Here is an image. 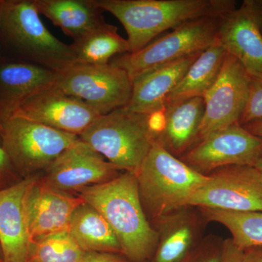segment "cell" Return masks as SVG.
<instances>
[{"label":"cell","instance_id":"cell-17","mask_svg":"<svg viewBox=\"0 0 262 262\" xmlns=\"http://www.w3.org/2000/svg\"><path fill=\"white\" fill-rule=\"evenodd\" d=\"M203 52L179 58L136 78L133 81L130 101L124 108L144 115L163 110L167 96Z\"/></svg>","mask_w":262,"mask_h":262},{"label":"cell","instance_id":"cell-23","mask_svg":"<svg viewBox=\"0 0 262 262\" xmlns=\"http://www.w3.org/2000/svg\"><path fill=\"white\" fill-rule=\"evenodd\" d=\"M75 63L106 65L117 55L130 53L127 39L117 32L115 26L104 22L72 45Z\"/></svg>","mask_w":262,"mask_h":262},{"label":"cell","instance_id":"cell-28","mask_svg":"<svg viewBox=\"0 0 262 262\" xmlns=\"http://www.w3.org/2000/svg\"><path fill=\"white\" fill-rule=\"evenodd\" d=\"M221 259L222 247L200 248L193 250L182 262H221Z\"/></svg>","mask_w":262,"mask_h":262},{"label":"cell","instance_id":"cell-9","mask_svg":"<svg viewBox=\"0 0 262 262\" xmlns=\"http://www.w3.org/2000/svg\"><path fill=\"white\" fill-rule=\"evenodd\" d=\"M187 206L236 212H262V176L251 165L215 170Z\"/></svg>","mask_w":262,"mask_h":262},{"label":"cell","instance_id":"cell-32","mask_svg":"<svg viewBox=\"0 0 262 262\" xmlns=\"http://www.w3.org/2000/svg\"><path fill=\"white\" fill-rule=\"evenodd\" d=\"M241 262H262V247L248 248L243 251Z\"/></svg>","mask_w":262,"mask_h":262},{"label":"cell","instance_id":"cell-11","mask_svg":"<svg viewBox=\"0 0 262 262\" xmlns=\"http://www.w3.org/2000/svg\"><path fill=\"white\" fill-rule=\"evenodd\" d=\"M250 80V72L227 53L218 78L203 96L205 111L198 143L213 133L239 123L247 101Z\"/></svg>","mask_w":262,"mask_h":262},{"label":"cell","instance_id":"cell-34","mask_svg":"<svg viewBox=\"0 0 262 262\" xmlns=\"http://www.w3.org/2000/svg\"><path fill=\"white\" fill-rule=\"evenodd\" d=\"M255 168L257 169L258 171L260 172V173L261 174L262 176V158L261 159L258 160L257 163H256V165H254Z\"/></svg>","mask_w":262,"mask_h":262},{"label":"cell","instance_id":"cell-2","mask_svg":"<svg viewBox=\"0 0 262 262\" xmlns=\"http://www.w3.org/2000/svg\"><path fill=\"white\" fill-rule=\"evenodd\" d=\"M103 11L118 19L126 31L130 53L185 22L222 18L237 8L234 0H95Z\"/></svg>","mask_w":262,"mask_h":262},{"label":"cell","instance_id":"cell-25","mask_svg":"<svg viewBox=\"0 0 262 262\" xmlns=\"http://www.w3.org/2000/svg\"><path fill=\"white\" fill-rule=\"evenodd\" d=\"M208 220L229 229L232 241L239 249L262 247V212H236L202 208Z\"/></svg>","mask_w":262,"mask_h":262},{"label":"cell","instance_id":"cell-18","mask_svg":"<svg viewBox=\"0 0 262 262\" xmlns=\"http://www.w3.org/2000/svg\"><path fill=\"white\" fill-rule=\"evenodd\" d=\"M58 72L29 62L0 67V120L17 103L45 88L53 85Z\"/></svg>","mask_w":262,"mask_h":262},{"label":"cell","instance_id":"cell-3","mask_svg":"<svg viewBox=\"0 0 262 262\" xmlns=\"http://www.w3.org/2000/svg\"><path fill=\"white\" fill-rule=\"evenodd\" d=\"M143 208L158 220L187 207L191 196L209 181L155 141L136 174Z\"/></svg>","mask_w":262,"mask_h":262},{"label":"cell","instance_id":"cell-27","mask_svg":"<svg viewBox=\"0 0 262 262\" xmlns=\"http://www.w3.org/2000/svg\"><path fill=\"white\" fill-rule=\"evenodd\" d=\"M261 119L262 74H251L247 101L239 123V125H244Z\"/></svg>","mask_w":262,"mask_h":262},{"label":"cell","instance_id":"cell-35","mask_svg":"<svg viewBox=\"0 0 262 262\" xmlns=\"http://www.w3.org/2000/svg\"><path fill=\"white\" fill-rule=\"evenodd\" d=\"M0 262H4V258H3V251H2L1 247H0Z\"/></svg>","mask_w":262,"mask_h":262},{"label":"cell","instance_id":"cell-29","mask_svg":"<svg viewBox=\"0 0 262 262\" xmlns=\"http://www.w3.org/2000/svg\"><path fill=\"white\" fill-rule=\"evenodd\" d=\"M243 251L228 239L222 244L221 262H241Z\"/></svg>","mask_w":262,"mask_h":262},{"label":"cell","instance_id":"cell-19","mask_svg":"<svg viewBox=\"0 0 262 262\" xmlns=\"http://www.w3.org/2000/svg\"><path fill=\"white\" fill-rule=\"evenodd\" d=\"M164 108L165 126L156 140L173 156L182 157L198 143L205 111L203 97Z\"/></svg>","mask_w":262,"mask_h":262},{"label":"cell","instance_id":"cell-5","mask_svg":"<svg viewBox=\"0 0 262 262\" xmlns=\"http://www.w3.org/2000/svg\"><path fill=\"white\" fill-rule=\"evenodd\" d=\"M0 34L29 63L57 72L75 63L72 46L48 30L34 0L0 1Z\"/></svg>","mask_w":262,"mask_h":262},{"label":"cell","instance_id":"cell-4","mask_svg":"<svg viewBox=\"0 0 262 262\" xmlns=\"http://www.w3.org/2000/svg\"><path fill=\"white\" fill-rule=\"evenodd\" d=\"M79 137L110 163L136 175L155 141L149 115L125 108L101 115Z\"/></svg>","mask_w":262,"mask_h":262},{"label":"cell","instance_id":"cell-22","mask_svg":"<svg viewBox=\"0 0 262 262\" xmlns=\"http://www.w3.org/2000/svg\"><path fill=\"white\" fill-rule=\"evenodd\" d=\"M68 231L84 252L94 251L122 255L120 241L107 221L86 202L74 211Z\"/></svg>","mask_w":262,"mask_h":262},{"label":"cell","instance_id":"cell-24","mask_svg":"<svg viewBox=\"0 0 262 262\" xmlns=\"http://www.w3.org/2000/svg\"><path fill=\"white\" fill-rule=\"evenodd\" d=\"M159 241L150 262H182L193 251L194 232L186 217L172 213L163 218Z\"/></svg>","mask_w":262,"mask_h":262},{"label":"cell","instance_id":"cell-36","mask_svg":"<svg viewBox=\"0 0 262 262\" xmlns=\"http://www.w3.org/2000/svg\"><path fill=\"white\" fill-rule=\"evenodd\" d=\"M2 129H3V127H2L1 122H0V135H1Z\"/></svg>","mask_w":262,"mask_h":262},{"label":"cell","instance_id":"cell-7","mask_svg":"<svg viewBox=\"0 0 262 262\" xmlns=\"http://www.w3.org/2000/svg\"><path fill=\"white\" fill-rule=\"evenodd\" d=\"M53 86L104 115L127 106L133 81L126 71L111 63L73 64L58 72Z\"/></svg>","mask_w":262,"mask_h":262},{"label":"cell","instance_id":"cell-1","mask_svg":"<svg viewBox=\"0 0 262 262\" xmlns=\"http://www.w3.org/2000/svg\"><path fill=\"white\" fill-rule=\"evenodd\" d=\"M107 221L130 262H150L159 233L146 220L135 173L125 171L102 184L84 188L80 195Z\"/></svg>","mask_w":262,"mask_h":262},{"label":"cell","instance_id":"cell-16","mask_svg":"<svg viewBox=\"0 0 262 262\" xmlns=\"http://www.w3.org/2000/svg\"><path fill=\"white\" fill-rule=\"evenodd\" d=\"M84 202L80 196L57 190L37 179L31 189L27 202L32 241L68 230L74 211Z\"/></svg>","mask_w":262,"mask_h":262},{"label":"cell","instance_id":"cell-26","mask_svg":"<svg viewBox=\"0 0 262 262\" xmlns=\"http://www.w3.org/2000/svg\"><path fill=\"white\" fill-rule=\"evenodd\" d=\"M84 253L69 231H63L33 239L27 262H82Z\"/></svg>","mask_w":262,"mask_h":262},{"label":"cell","instance_id":"cell-20","mask_svg":"<svg viewBox=\"0 0 262 262\" xmlns=\"http://www.w3.org/2000/svg\"><path fill=\"white\" fill-rule=\"evenodd\" d=\"M44 15L74 42L104 23L103 10L95 0H34Z\"/></svg>","mask_w":262,"mask_h":262},{"label":"cell","instance_id":"cell-33","mask_svg":"<svg viewBox=\"0 0 262 262\" xmlns=\"http://www.w3.org/2000/svg\"><path fill=\"white\" fill-rule=\"evenodd\" d=\"M248 131H249L253 135L258 136L262 139V119L261 120H256L249 122L246 125H242Z\"/></svg>","mask_w":262,"mask_h":262},{"label":"cell","instance_id":"cell-21","mask_svg":"<svg viewBox=\"0 0 262 262\" xmlns=\"http://www.w3.org/2000/svg\"><path fill=\"white\" fill-rule=\"evenodd\" d=\"M227 53L218 41L205 50L168 94L164 108L196 97H203L215 83Z\"/></svg>","mask_w":262,"mask_h":262},{"label":"cell","instance_id":"cell-6","mask_svg":"<svg viewBox=\"0 0 262 262\" xmlns=\"http://www.w3.org/2000/svg\"><path fill=\"white\" fill-rule=\"evenodd\" d=\"M220 20L209 17L189 20L140 51L114 58L111 63L126 71L134 81L158 67L209 48L216 41Z\"/></svg>","mask_w":262,"mask_h":262},{"label":"cell","instance_id":"cell-8","mask_svg":"<svg viewBox=\"0 0 262 262\" xmlns=\"http://www.w3.org/2000/svg\"><path fill=\"white\" fill-rule=\"evenodd\" d=\"M3 148L13 167L24 173L46 170L80 137L19 117L1 121Z\"/></svg>","mask_w":262,"mask_h":262},{"label":"cell","instance_id":"cell-31","mask_svg":"<svg viewBox=\"0 0 262 262\" xmlns=\"http://www.w3.org/2000/svg\"><path fill=\"white\" fill-rule=\"evenodd\" d=\"M13 165L3 147H0V189H3L1 184L5 178L10 173Z\"/></svg>","mask_w":262,"mask_h":262},{"label":"cell","instance_id":"cell-15","mask_svg":"<svg viewBox=\"0 0 262 262\" xmlns=\"http://www.w3.org/2000/svg\"><path fill=\"white\" fill-rule=\"evenodd\" d=\"M37 179L28 177L0 189V247L4 262H27L32 243L27 202Z\"/></svg>","mask_w":262,"mask_h":262},{"label":"cell","instance_id":"cell-14","mask_svg":"<svg viewBox=\"0 0 262 262\" xmlns=\"http://www.w3.org/2000/svg\"><path fill=\"white\" fill-rule=\"evenodd\" d=\"M261 0H244L222 17L216 40L251 74H262Z\"/></svg>","mask_w":262,"mask_h":262},{"label":"cell","instance_id":"cell-13","mask_svg":"<svg viewBox=\"0 0 262 262\" xmlns=\"http://www.w3.org/2000/svg\"><path fill=\"white\" fill-rule=\"evenodd\" d=\"M119 170H121L80 139L46 169L42 180L61 192H80L115 179Z\"/></svg>","mask_w":262,"mask_h":262},{"label":"cell","instance_id":"cell-12","mask_svg":"<svg viewBox=\"0 0 262 262\" xmlns=\"http://www.w3.org/2000/svg\"><path fill=\"white\" fill-rule=\"evenodd\" d=\"M100 116L86 103L52 85L17 103L0 122L19 117L80 136Z\"/></svg>","mask_w":262,"mask_h":262},{"label":"cell","instance_id":"cell-10","mask_svg":"<svg viewBox=\"0 0 262 262\" xmlns=\"http://www.w3.org/2000/svg\"><path fill=\"white\" fill-rule=\"evenodd\" d=\"M262 158V139L239 123L213 133L179 159L204 175L232 165L254 166Z\"/></svg>","mask_w":262,"mask_h":262},{"label":"cell","instance_id":"cell-30","mask_svg":"<svg viewBox=\"0 0 262 262\" xmlns=\"http://www.w3.org/2000/svg\"><path fill=\"white\" fill-rule=\"evenodd\" d=\"M82 262H130L124 259L120 255L115 253L94 252L89 251L84 252Z\"/></svg>","mask_w":262,"mask_h":262}]
</instances>
